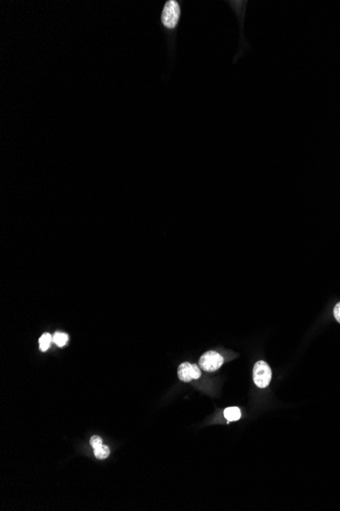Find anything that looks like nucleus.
I'll return each instance as SVG.
<instances>
[{
    "mask_svg": "<svg viewBox=\"0 0 340 511\" xmlns=\"http://www.w3.org/2000/svg\"><path fill=\"white\" fill-rule=\"evenodd\" d=\"M94 454L95 456L98 458V459H105L109 456L110 454V450L107 446L105 445H102L100 447H98V448L94 449Z\"/></svg>",
    "mask_w": 340,
    "mask_h": 511,
    "instance_id": "obj_8",
    "label": "nucleus"
},
{
    "mask_svg": "<svg viewBox=\"0 0 340 511\" xmlns=\"http://www.w3.org/2000/svg\"><path fill=\"white\" fill-rule=\"evenodd\" d=\"M53 342L59 346V347H63L65 346V344L67 343V341H69V336H67L66 334L64 333H61V332H56L53 336Z\"/></svg>",
    "mask_w": 340,
    "mask_h": 511,
    "instance_id": "obj_7",
    "label": "nucleus"
},
{
    "mask_svg": "<svg viewBox=\"0 0 340 511\" xmlns=\"http://www.w3.org/2000/svg\"><path fill=\"white\" fill-rule=\"evenodd\" d=\"M223 362H224L223 357L215 351H208L206 353H204L199 360V364L202 367V369L208 372L217 370L218 368L221 367Z\"/></svg>",
    "mask_w": 340,
    "mask_h": 511,
    "instance_id": "obj_3",
    "label": "nucleus"
},
{
    "mask_svg": "<svg viewBox=\"0 0 340 511\" xmlns=\"http://www.w3.org/2000/svg\"><path fill=\"white\" fill-rule=\"evenodd\" d=\"M52 342H53V338L49 333L43 334L41 336V338L39 339V345H40L41 351H47Z\"/></svg>",
    "mask_w": 340,
    "mask_h": 511,
    "instance_id": "obj_6",
    "label": "nucleus"
},
{
    "mask_svg": "<svg viewBox=\"0 0 340 511\" xmlns=\"http://www.w3.org/2000/svg\"><path fill=\"white\" fill-rule=\"evenodd\" d=\"M333 313H334V316H335V318H336V321L340 324V302H339V303H337V304L335 305Z\"/></svg>",
    "mask_w": 340,
    "mask_h": 511,
    "instance_id": "obj_10",
    "label": "nucleus"
},
{
    "mask_svg": "<svg viewBox=\"0 0 340 511\" xmlns=\"http://www.w3.org/2000/svg\"><path fill=\"white\" fill-rule=\"evenodd\" d=\"M90 444L94 449H96V448H98V447L103 445V441L99 436H93L90 440Z\"/></svg>",
    "mask_w": 340,
    "mask_h": 511,
    "instance_id": "obj_9",
    "label": "nucleus"
},
{
    "mask_svg": "<svg viewBox=\"0 0 340 511\" xmlns=\"http://www.w3.org/2000/svg\"><path fill=\"white\" fill-rule=\"evenodd\" d=\"M224 416L228 420V422L235 421L240 418L241 412L238 407H228L224 410Z\"/></svg>",
    "mask_w": 340,
    "mask_h": 511,
    "instance_id": "obj_5",
    "label": "nucleus"
},
{
    "mask_svg": "<svg viewBox=\"0 0 340 511\" xmlns=\"http://www.w3.org/2000/svg\"><path fill=\"white\" fill-rule=\"evenodd\" d=\"M180 17V9L176 2L170 0L167 2L162 13V23L168 29H173L179 21Z\"/></svg>",
    "mask_w": 340,
    "mask_h": 511,
    "instance_id": "obj_2",
    "label": "nucleus"
},
{
    "mask_svg": "<svg viewBox=\"0 0 340 511\" xmlns=\"http://www.w3.org/2000/svg\"><path fill=\"white\" fill-rule=\"evenodd\" d=\"M177 373L180 380L187 382L192 379L199 378L201 376V369L197 364L183 362L179 365Z\"/></svg>",
    "mask_w": 340,
    "mask_h": 511,
    "instance_id": "obj_4",
    "label": "nucleus"
},
{
    "mask_svg": "<svg viewBox=\"0 0 340 511\" xmlns=\"http://www.w3.org/2000/svg\"><path fill=\"white\" fill-rule=\"evenodd\" d=\"M253 377H254V382L257 387L259 388H266L269 386L271 377H272V370L270 366L268 365L267 362L265 361H258L256 362L254 366V371H253Z\"/></svg>",
    "mask_w": 340,
    "mask_h": 511,
    "instance_id": "obj_1",
    "label": "nucleus"
}]
</instances>
